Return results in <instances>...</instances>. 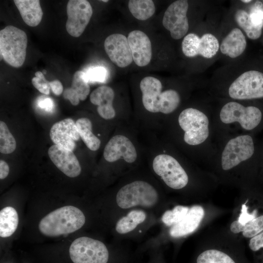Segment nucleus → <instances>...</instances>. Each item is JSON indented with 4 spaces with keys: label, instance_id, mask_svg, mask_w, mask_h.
<instances>
[{
    "label": "nucleus",
    "instance_id": "f257e3e1",
    "mask_svg": "<svg viewBox=\"0 0 263 263\" xmlns=\"http://www.w3.org/2000/svg\"><path fill=\"white\" fill-rule=\"evenodd\" d=\"M86 222L83 212L73 205H65L52 210L39 220L40 234L48 237H58L73 233L81 229Z\"/></svg>",
    "mask_w": 263,
    "mask_h": 263
},
{
    "label": "nucleus",
    "instance_id": "f03ea898",
    "mask_svg": "<svg viewBox=\"0 0 263 263\" xmlns=\"http://www.w3.org/2000/svg\"><path fill=\"white\" fill-rule=\"evenodd\" d=\"M178 124L184 131V140L188 145L204 144L210 135L209 119L203 112L194 108L183 110L179 115Z\"/></svg>",
    "mask_w": 263,
    "mask_h": 263
},
{
    "label": "nucleus",
    "instance_id": "7ed1b4c3",
    "mask_svg": "<svg viewBox=\"0 0 263 263\" xmlns=\"http://www.w3.org/2000/svg\"><path fill=\"white\" fill-rule=\"evenodd\" d=\"M27 42L24 31L13 25L6 26L0 31L1 57L12 67H21L25 60Z\"/></svg>",
    "mask_w": 263,
    "mask_h": 263
},
{
    "label": "nucleus",
    "instance_id": "20e7f679",
    "mask_svg": "<svg viewBox=\"0 0 263 263\" xmlns=\"http://www.w3.org/2000/svg\"><path fill=\"white\" fill-rule=\"evenodd\" d=\"M159 196L156 189L143 181H135L122 187L116 196L117 205L123 209L137 206L150 207L158 202Z\"/></svg>",
    "mask_w": 263,
    "mask_h": 263
},
{
    "label": "nucleus",
    "instance_id": "39448f33",
    "mask_svg": "<svg viewBox=\"0 0 263 263\" xmlns=\"http://www.w3.org/2000/svg\"><path fill=\"white\" fill-rule=\"evenodd\" d=\"M255 151L252 137L241 134L229 139L222 148L220 155L223 170H231L250 159Z\"/></svg>",
    "mask_w": 263,
    "mask_h": 263
},
{
    "label": "nucleus",
    "instance_id": "423d86ee",
    "mask_svg": "<svg viewBox=\"0 0 263 263\" xmlns=\"http://www.w3.org/2000/svg\"><path fill=\"white\" fill-rule=\"evenodd\" d=\"M69 255L73 263H107L109 257L103 243L86 236L78 237L72 242Z\"/></svg>",
    "mask_w": 263,
    "mask_h": 263
},
{
    "label": "nucleus",
    "instance_id": "0eeeda50",
    "mask_svg": "<svg viewBox=\"0 0 263 263\" xmlns=\"http://www.w3.org/2000/svg\"><path fill=\"white\" fill-rule=\"evenodd\" d=\"M262 118L261 110L255 106H244L235 101L225 104L219 113L220 121L225 125L238 123L245 131L257 127Z\"/></svg>",
    "mask_w": 263,
    "mask_h": 263
},
{
    "label": "nucleus",
    "instance_id": "6e6552de",
    "mask_svg": "<svg viewBox=\"0 0 263 263\" xmlns=\"http://www.w3.org/2000/svg\"><path fill=\"white\" fill-rule=\"evenodd\" d=\"M152 167L154 172L161 177L165 183L174 189L186 187L188 177L179 162L169 154H159L153 159Z\"/></svg>",
    "mask_w": 263,
    "mask_h": 263
},
{
    "label": "nucleus",
    "instance_id": "1a4fd4ad",
    "mask_svg": "<svg viewBox=\"0 0 263 263\" xmlns=\"http://www.w3.org/2000/svg\"><path fill=\"white\" fill-rule=\"evenodd\" d=\"M228 94L237 100L263 97V73L254 70L243 73L230 84Z\"/></svg>",
    "mask_w": 263,
    "mask_h": 263
},
{
    "label": "nucleus",
    "instance_id": "9d476101",
    "mask_svg": "<svg viewBox=\"0 0 263 263\" xmlns=\"http://www.w3.org/2000/svg\"><path fill=\"white\" fill-rule=\"evenodd\" d=\"M188 8L187 0H178L169 6L165 12L162 24L170 32L174 39H179L187 33L189 24L187 16Z\"/></svg>",
    "mask_w": 263,
    "mask_h": 263
},
{
    "label": "nucleus",
    "instance_id": "9b49d317",
    "mask_svg": "<svg viewBox=\"0 0 263 263\" xmlns=\"http://www.w3.org/2000/svg\"><path fill=\"white\" fill-rule=\"evenodd\" d=\"M66 29L72 37H79L83 33L93 14L90 2L86 0H70L67 5Z\"/></svg>",
    "mask_w": 263,
    "mask_h": 263
},
{
    "label": "nucleus",
    "instance_id": "f8f14e48",
    "mask_svg": "<svg viewBox=\"0 0 263 263\" xmlns=\"http://www.w3.org/2000/svg\"><path fill=\"white\" fill-rule=\"evenodd\" d=\"M220 48L217 38L212 34L206 33L200 38L197 34L189 33L182 42V50L187 57L200 55L206 58L214 56Z\"/></svg>",
    "mask_w": 263,
    "mask_h": 263
},
{
    "label": "nucleus",
    "instance_id": "ddd939ff",
    "mask_svg": "<svg viewBox=\"0 0 263 263\" xmlns=\"http://www.w3.org/2000/svg\"><path fill=\"white\" fill-rule=\"evenodd\" d=\"M104 46L111 60L118 67L125 68L132 62V52L124 35L115 33L109 36L104 41Z\"/></svg>",
    "mask_w": 263,
    "mask_h": 263
},
{
    "label": "nucleus",
    "instance_id": "4468645a",
    "mask_svg": "<svg viewBox=\"0 0 263 263\" xmlns=\"http://www.w3.org/2000/svg\"><path fill=\"white\" fill-rule=\"evenodd\" d=\"M103 156L109 162H113L122 157L127 163H132L137 158V152L132 141L123 135L113 136L107 143Z\"/></svg>",
    "mask_w": 263,
    "mask_h": 263
},
{
    "label": "nucleus",
    "instance_id": "2eb2a0df",
    "mask_svg": "<svg viewBox=\"0 0 263 263\" xmlns=\"http://www.w3.org/2000/svg\"><path fill=\"white\" fill-rule=\"evenodd\" d=\"M48 153L54 164L67 176L75 178L81 173L80 165L73 151L54 144Z\"/></svg>",
    "mask_w": 263,
    "mask_h": 263
},
{
    "label": "nucleus",
    "instance_id": "dca6fc26",
    "mask_svg": "<svg viewBox=\"0 0 263 263\" xmlns=\"http://www.w3.org/2000/svg\"><path fill=\"white\" fill-rule=\"evenodd\" d=\"M50 137L55 144L73 151L75 141L80 136L75 123L71 118H66L55 123L51 128Z\"/></svg>",
    "mask_w": 263,
    "mask_h": 263
},
{
    "label": "nucleus",
    "instance_id": "f3484780",
    "mask_svg": "<svg viewBox=\"0 0 263 263\" xmlns=\"http://www.w3.org/2000/svg\"><path fill=\"white\" fill-rule=\"evenodd\" d=\"M127 39L135 63L140 67L147 65L152 56L151 42L148 36L141 31L133 30Z\"/></svg>",
    "mask_w": 263,
    "mask_h": 263
},
{
    "label": "nucleus",
    "instance_id": "a211bd4d",
    "mask_svg": "<svg viewBox=\"0 0 263 263\" xmlns=\"http://www.w3.org/2000/svg\"><path fill=\"white\" fill-rule=\"evenodd\" d=\"M140 88L145 108L151 113L160 112L162 89L161 81L154 77L146 76L141 80Z\"/></svg>",
    "mask_w": 263,
    "mask_h": 263
},
{
    "label": "nucleus",
    "instance_id": "6ab92c4d",
    "mask_svg": "<svg viewBox=\"0 0 263 263\" xmlns=\"http://www.w3.org/2000/svg\"><path fill=\"white\" fill-rule=\"evenodd\" d=\"M114 93L112 88L101 86L94 90L91 94V102L97 106V111L99 115L105 119H111L115 115L113 106Z\"/></svg>",
    "mask_w": 263,
    "mask_h": 263
},
{
    "label": "nucleus",
    "instance_id": "aec40b11",
    "mask_svg": "<svg viewBox=\"0 0 263 263\" xmlns=\"http://www.w3.org/2000/svg\"><path fill=\"white\" fill-rule=\"evenodd\" d=\"M204 216V210L201 206H192L181 221L171 227L170 235L177 238L192 233L199 226Z\"/></svg>",
    "mask_w": 263,
    "mask_h": 263
},
{
    "label": "nucleus",
    "instance_id": "412c9836",
    "mask_svg": "<svg viewBox=\"0 0 263 263\" xmlns=\"http://www.w3.org/2000/svg\"><path fill=\"white\" fill-rule=\"evenodd\" d=\"M90 91L85 73L77 71L74 74L71 87L66 88L63 92V97L70 101L74 106L79 103L80 100H85Z\"/></svg>",
    "mask_w": 263,
    "mask_h": 263
},
{
    "label": "nucleus",
    "instance_id": "4be33fe9",
    "mask_svg": "<svg viewBox=\"0 0 263 263\" xmlns=\"http://www.w3.org/2000/svg\"><path fill=\"white\" fill-rule=\"evenodd\" d=\"M246 46L244 35L240 29L235 28L224 38L220 49L224 55L234 58L240 56L244 51Z\"/></svg>",
    "mask_w": 263,
    "mask_h": 263
},
{
    "label": "nucleus",
    "instance_id": "5701e85b",
    "mask_svg": "<svg viewBox=\"0 0 263 263\" xmlns=\"http://www.w3.org/2000/svg\"><path fill=\"white\" fill-rule=\"evenodd\" d=\"M24 22L31 27H35L40 22L43 11L38 0H14Z\"/></svg>",
    "mask_w": 263,
    "mask_h": 263
},
{
    "label": "nucleus",
    "instance_id": "b1692460",
    "mask_svg": "<svg viewBox=\"0 0 263 263\" xmlns=\"http://www.w3.org/2000/svg\"><path fill=\"white\" fill-rule=\"evenodd\" d=\"M19 216L17 209L7 206L0 210V237L7 238L11 237L17 230Z\"/></svg>",
    "mask_w": 263,
    "mask_h": 263
},
{
    "label": "nucleus",
    "instance_id": "393cba45",
    "mask_svg": "<svg viewBox=\"0 0 263 263\" xmlns=\"http://www.w3.org/2000/svg\"><path fill=\"white\" fill-rule=\"evenodd\" d=\"M80 137L86 146L91 150L95 151L100 146V140L92 132V123L85 117L80 118L76 121Z\"/></svg>",
    "mask_w": 263,
    "mask_h": 263
},
{
    "label": "nucleus",
    "instance_id": "a878e982",
    "mask_svg": "<svg viewBox=\"0 0 263 263\" xmlns=\"http://www.w3.org/2000/svg\"><path fill=\"white\" fill-rule=\"evenodd\" d=\"M146 218L145 212L140 210H133L120 219L115 226L116 231L120 234H126L134 230Z\"/></svg>",
    "mask_w": 263,
    "mask_h": 263
},
{
    "label": "nucleus",
    "instance_id": "bb28decb",
    "mask_svg": "<svg viewBox=\"0 0 263 263\" xmlns=\"http://www.w3.org/2000/svg\"><path fill=\"white\" fill-rule=\"evenodd\" d=\"M128 7L132 16L140 20H146L155 12V5L151 0H130Z\"/></svg>",
    "mask_w": 263,
    "mask_h": 263
},
{
    "label": "nucleus",
    "instance_id": "cd10ccee",
    "mask_svg": "<svg viewBox=\"0 0 263 263\" xmlns=\"http://www.w3.org/2000/svg\"><path fill=\"white\" fill-rule=\"evenodd\" d=\"M235 19L249 38L256 39L261 36L262 27L256 26L252 22L249 14L245 11L238 10L235 14Z\"/></svg>",
    "mask_w": 263,
    "mask_h": 263
},
{
    "label": "nucleus",
    "instance_id": "c85d7f7f",
    "mask_svg": "<svg viewBox=\"0 0 263 263\" xmlns=\"http://www.w3.org/2000/svg\"><path fill=\"white\" fill-rule=\"evenodd\" d=\"M180 97L177 91L169 89L162 92L160 104V112L169 114L174 112L178 107Z\"/></svg>",
    "mask_w": 263,
    "mask_h": 263
},
{
    "label": "nucleus",
    "instance_id": "c756f323",
    "mask_svg": "<svg viewBox=\"0 0 263 263\" xmlns=\"http://www.w3.org/2000/svg\"><path fill=\"white\" fill-rule=\"evenodd\" d=\"M197 263H235L226 253L216 250L209 249L201 253L197 257Z\"/></svg>",
    "mask_w": 263,
    "mask_h": 263
},
{
    "label": "nucleus",
    "instance_id": "7c9ffc66",
    "mask_svg": "<svg viewBox=\"0 0 263 263\" xmlns=\"http://www.w3.org/2000/svg\"><path fill=\"white\" fill-rule=\"evenodd\" d=\"M16 140L8 129L6 123L0 121V152L9 154L16 149Z\"/></svg>",
    "mask_w": 263,
    "mask_h": 263
},
{
    "label": "nucleus",
    "instance_id": "2f4dec72",
    "mask_svg": "<svg viewBox=\"0 0 263 263\" xmlns=\"http://www.w3.org/2000/svg\"><path fill=\"white\" fill-rule=\"evenodd\" d=\"M189 209L187 207L177 206L171 210L166 211L162 216V221L167 226H173L184 218Z\"/></svg>",
    "mask_w": 263,
    "mask_h": 263
},
{
    "label": "nucleus",
    "instance_id": "473e14b6",
    "mask_svg": "<svg viewBox=\"0 0 263 263\" xmlns=\"http://www.w3.org/2000/svg\"><path fill=\"white\" fill-rule=\"evenodd\" d=\"M263 231V215L248 222L243 227V235L246 238H252Z\"/></svg>",
    "mask_w": 263,
    "mask_h": 263
},
{
    "label": "nucleus",
    "instance_id": "72a5a7b5",
    "mask_svg": "<svg viewBox=\"0 0 263 263\" xmlns=\"http://www.w3.org/2000/svg\"><path fill=\"white\" fill-rule=\"evenodd\" d=\"M85 73L89 82H104L107 78V70L102 66L91 67Z\"/></svg>",
    "mask_w": 263,
    "mask_h": 263
},
{
    "label": "nucleus",
    "instance_id": "f704fd0d",
    "mask_svg": "<svg viewBox=\"0 0 263 263\" xmlns=\"http://www.w3.org/2000/svg\"><path fill=\"white\" fill-rule=\"evenodd\" d=\"M32 83L35 88L41 93L46 95L50 94V81L46 79L42 72H36L35 76L32 79Z\"/></svg>",
    "mask_w": 263,
    "mask_h": 263
},
{
    "label": "nucleus",
    "instance_id": "c9c22d12",
    "mask_svg": "<svg viewBox=\"0 0 263 263\" xmlns=\"http://www.w3.org/2000/svg\"><path fill=\"white\" fill-rule=\"evenodd\" d=\"M255 6L256 8L252 10L249 14L251 20L256 26L263 27V10L261 9L262 3L261 2H257L255 4Z\"/></svg>",
    "mask_w": 263,
    "mask_h": 263
},
{
    "label": "nucleus",
    "instance_id": "e433bc0d",
    "mask_svg": "<svg viewBox=\"0 0 263 263\" xmlns=\"http://www.w3.org/2000/svg\"><path fill=\"white\" fill-rule=\"evenodd\" d=\"M256 212L257 211L255 210L251 214L248 213L246 203L243 204L241 213L239 217L238 221L241 224L244 225L248 222L256 218Z\"/></svg>",
    "mask_w": 263,
    "mask_h": 263
},
{
    "label": "nucleus",
    "instance_id": "4c0bfd02",
    "mask_svg": "<svg viewBox=\"0 0 263 263\" xmlns=\"http://www.w3.org/2000/svg\"><path fill=\"white\" fill-rule=\"evenodd\" d=\"M249 246L254 251L263 247V231L250 239Z\"/></svg>",
    "mask_w": 263,
    "mask_h": 263
},
{
    "label": "nucleus",
    "instance_id": "58836bf2",
    "mask_svg": "<svg viewBox=\"0 0 263 263\" xmlns=\"http://www.w3.org/2000/svg\"><path fill=\"white\" fill-rule=\"evenodd\" d=\"M38 106L46 112H51L53 108V100L48 97L40 99L38 102Z\"/></svg>",
    "mask_w": 263,
    "mask_h": 263
},
{
    "label": "nucleus",
    "instance_id": "ea45409f",
    "mask_svg": "<svg viewBox=\"0 0 263 263\" xmlns=\"http://www.w3.org/2000/svg\"><path fill=\"white\" fill-rule=\"evenodd\" d=\"M50 86L52 92L56 95H60L63 91V85L57 79L50 81Z\"/></svg>",
    "mask_w": 263,
    "mask_h": 263
},
{
    "label": "nucleus",
    "instance_id": "a19ab883",
    "mask_svg": "<svg viewBox=\"0 0 263 263\" xmlns=\"http://www.w3.org/2000/svg\"><path fill=\"white\" fill-rule=\"evenodd\" d=\"M9 173V167L8 164L4 160H0V179L6 178Z\"/></svg>",
    "mask_w": 263,
    "mask_h": 263
},
{
    "label": "nucleus",
    "instance_id": "79ce46f5",
    "mask_svg": "<svg viewBox=\"0 0 263 263\" xmlns=\"http://www.w3.org/2000/svg\"><path fill=\"white\" fill-rule=\"evenodd\" d=\"M243 225L239 223L238 220L233 222L230 226V230L234 233H238L243 231Z\"/></svg>",
    "mask_w": 263,
    "mask_h": 263
},
{
    "label": "nucleus",
    "instance_id": "37998d69",
    "mask_svg": "<svg viewBox=\"0 0 263 263\" xmlns=\"http://www.w3.org/2000/svg\"><path fill=\"white\" fill-rule=\"evenodd\" d=\"M251 1L250 0H242V2H243L244 3H248L249 2Z\"/></svg>",
    "mask_w": 263,
    "mask_h": 263
},
{
    "label": "nucleus",
    "instance_id": "c03bdc74",
    "mask_svg": "<svg viewBox=\"0 0 263 263\" xmlns=\"http://www.w3.org/2000/svg\"><path fill=\"white\" fill-rule=\"evenodd\" d=\"M43 71V72L42 73L43 74H46V71L45 70H44Z\"/></svg>",
    "mask_w": 263,
    "mask_h": 263
},
{
    "label": "nucleus",
    "instance_id": "a18cd8bd",
    "mask_svg": "<svg viewBox=\"0 0 263 263\" xmlns=\"http://www.w3.org/2000/svg\"><path fill=\"white\" fill-rule=\"evenodd\" d=\"M102 1H103V2H107L108 1V0H102Z\"/></svg>",
    "mask_w": 263,
    "mask_h": 263
}]
</instances>
